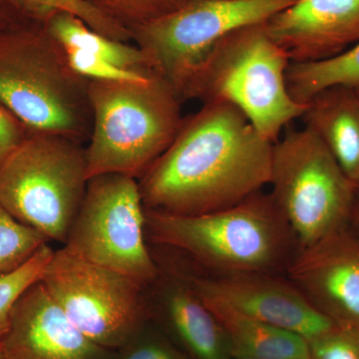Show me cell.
<instances>
[{"instance_id": "83f0119b", "label": "cell", "mask_w": 359, "mask_h": 359, "mask_svg": "<svg viewBox=\"0 0 359 359\" xmlns=\"http://www.w3.org/2000/svg\"><path fill=\"white\" fill-rule=\"evenodd\" d=\"M32 23L15 0H0V36Z\"/></svg>"}, {"instance_id": "ffe728a7", "label": "cell", "mask_w": 359, "mask_h": 359, "mask_svg": "<svg viewBox=\"0 0 359 359\" xmlns=\"http://www.w3.org/2000/svg\"><path fill=\"white\" fill-rule=\"evenodd\" d=\"M22 13L33 22L44 25L59 11H66L81 18L92 29L111 39L130 42L132 32L126 27L101 13L87 0H15Z\"/></svg>"}, {"instance_id": "603a6c76", "label": "cell", "mask_w": 359, "mask_h": 359, "mask_svg": "<svg viewBox=\"0 0 359 359\" xmlns=\"http://www.w3.org/2000/svg\"><path fill=\"white\" fill-rule=\"evenodd\" d=\"M131 32L134 28L173 13L191 0H87Z\"/></svg>"}, {"instance_id": "f546056e", "label": "cell", "mask_w": 359, "mask_h": 359, "mask_svg": "<svg viewBox=\"0 0 359 359\" xmlns=\"http://www.w3.org/2000/svg\"><path fill=\"white\" fill-rule=\"evenodd\" d=\"M228 359H269L262 358H254V356H230Z\"/></svg>"}, {"instance_id": "3957f363", "label": "cell", "mask_w": 359, "mask_h": 359, "mask_svg": "<svg viewBox=\"0 0 359 359\" xmlns=\"http://www.w3.org/2000/svg\"><path fill=\"white\" fill-rule=\"evenodd\" d=\"M89 80L68 65L66 50L41 23L0 36V103L30 133L87 143L93 127Z\"/></svg>"}, {"instance_id": "30bf717a", "label": "cell", "mask_w": 359, "mask_h": 359, "mask_svg": "<svg viewBox=\"0 0 359 359\" xmlns=\"http://www.w3.org/2000/svg\"><path fill=\"white\" fill-rule=\"evenodd\" d=\"M41 282L71 323L97 346L117 351L147 325L146 287L133 278L54 250Z\"/></svg>"}, {"instance_id": "7402d4cb", "label": "cell", "mask_w": 359, "mask_h": 359, "mask_svg": "<svg viewBox=\"0 0 359 359\" xmlns=\"http://www.w3.org/2000/svg\"><path fill=\"white\" fill-rule=\"evenodd\" d=\"M49 241L0 205V273L20 268Z\"/></svg>"}, {"instance_id": "5b68a950", "label": "cell", "mask_w": 359, "mask_h": 359, "mask_svg": "<svg viewBox=\"0 0 359 359\" xmlns=\"http://www.w3.org/2000/svg\"><path fill=\"white\" fill-rule=\"evenodd\" d=\"M290 58L266 32L264 23L226 35L212 50L187 93L186 100L230 104L269 141L278 140L306 104L290 94Z\"/></svg>"}, {"instance_id": "8992f818", "label": "cell", "mask_w": 359, "mask_h": 359, "mask_svg": "<svg viewBox=\"0 0 359 359\" xmlns=\"http://www.w3.org/2000/svg\"><path fill=\"white\" fill-rule=\"evenodd\" d=\"M88 180L83 144L30 133L0 166V205L49 242L65 245Z\"/></svg>"}, {"instance_id": "7c38bea8", "label": "cell", "mask_w": 359, "mask_h": 359, "mask_svg": "<svg viewBox=\"0 0 359 359\" xmlns=\"http://www.w3.org/2000/svg\"><path fill=\"white\" fill-rule=\"evenodd\" d=\"M203 294L214 295L248 316L306 340L335 325L311 306L289 278L271 273L199 276L179 271Z\"/></svg>"}, {"instance_id": "ba28073f", "label": "cell", "mask_w": 359, "mask_h": 359, "mask_svg": "<svg viewBox=\"0 0 359 359\" xmlns=\"http://www.w3.org/2000/svg\"><path fill=\"white\" fill-rule=\"evenodd\" d=\"M295 0H191L158 20L131 30L153 68L186 100L193 80L230 33L266 22Z\"/></svg>"}, {"instance_id": "5bb4252c", "label": "cell", "mask_w": 359, "mask_h": 359, "mask_svg": "<svg viewBox=\"0 0 359 359\" xmlns=\"http://www.w3.org/2000/svg\"><path fill=\"white\" fill-rule=\"evenodd\" d=\"M264 27L290 62L323 60L359 42V0H295Z\"/></svg>"}, {"instance_id": "9a60e30c", "label": "cell", "mask_w": 359, "mask_h": 359, "mask_svg": "<svg viewBox=\"0 0 359 359\" xmlns=\"http://www.w3.org/2000/svg\"><path fill=\"white\" fill-rule=\"evenodd\" d=\"M155 283L160 287L161 308L177 339L192 359H228V341L212 311L177 269Z\"/></svg>"}, {"instance_id": "d4e9b609", "label": "cell", "mask_w": 359, "mask_h": 359, "mask_svg": "<svg viewBox=\"0 0 359 359\" xmlns=\"http://www.w3.org/2000/svg\"><path fill=\"white\" fill-rule=\"evenodd\" d=\"M309 359H359V330L334 325L308 340Z\"/></svg>"}, {"instance_id": "52a82bcc", "label": "cell", "mask_w": 359, "mask_h": 359, "mask_svg": "<svg viewBox=\"0 0 359 359\" xmlns=\"http://www.w3.org/2000/svg\"><path fill=\"white\" fill-rule=\"evenodd\" d=\"M269 185L299 249L351 224L358 186L309 127L273 143Z\"/></svg>"}, {"instance_id": "9c48e42d", "label": "cell", "mask_w": 359, "mask_h": 359, "mask_svg": "<svg viewBox=\"0 0 359 359\" xmlns=\"http://www.w3.org/2000/svg\"><path fill=\"white\" fill-rule=\"evenodd\" d=\"M147 243L138 180L122 174L90 178L63 249L149 287L160 266Z\"/></svg>"}, {"instance_id": "f1b7e54d", "label": "cell", "mask_w": 359, "mask_h": 359, "mask_svg": "<svg viewBox=\"0 0 359 359\" xmlns=\"http://www.w3.org/2000/svg\"><path fill=\"white\" fill-rule=\"evenodd\" d=\"M351 229H353L356 233H359V186L358 194H356L355 203H354L353 216H351Z\"/></svg>"}, {"instance_id": "1f68e13d", "label": "cell", "mask_w": 359, "mask_h": 359, "mask_svg": "<svg viewBox=\"0 0 359 359\" xmlns=\"http://www.w3.org/2000/svg\"><path fill=\"white\" fill-rule=\"evenodd\" d=\"M353 89H355L356 93H358V96H359V87H358V88H353Z\"/></svg>"}, {"instance_id": "7a4b0ae2", "label": "cell", "mask_w": 359, "mask_h": 359, "mask_svg": "<svg viewBox=\"0 0 359 359\" xmlns=\"http://www.w3.org/2000/svg\"><path fill=\"white\" fill-rule=\"evenodd\" d=\"M151 244L178 250L211 275L287 269L299 245L271 194L263 191L218 211L182 216L146 209Z\"/></svg>"}, {"instance_id": "4316f807", "label": "cell", "mask_w": 359, "mask_h": 359, "mask_svg": "<svg viewBox=\"0 0 359 359\" xmlns=\"http://www.w3.org/2000/svg\"><path fill=\"white\" fill-rule=\"evenodd\" d=\"M29 135L25 125L0 103V166Z\"/></svg>"}, {"instance_id": "44dd1931", "label": "cell", "mask_w": 359, "mask_h": 359, "mask_svg": "<svg viewBox=\"0 0 359 359\" xmlns=\"http://www.w3.org/2000/svg\"><path fill=\"white\" fill-rule=\"evenodd\" d=\"M53 254L50 245H44L20 268L0 273V341L11 325L16 304L26 290L41 280Z\"/></svg>"}, {"instance_id": "484cf974", "label": "cell", "mask_w": 359, "mask_h": 359, "mask_svg": "<svg viewBox=\"0 0 359 359\" xmlns=\"http://www.w3.org/2000/svg\"><path fill=\"white\" fill-rule=\"evenodd\" d=\"M113 359H191L166 340L146 332V327L129 344L115 351Z\"/></svg>"}, {"instance_id": "cb8c5ba5", "label": "cell", "mask_w": 359, "mask_h": 359, "mask_svg": "<svg viewBox=\"0 0 359 359\" xmlns=\"http://www.w3.org/2000/svg\"><path fill=\"white\" fill-rule=\"evenodd\" d=\"M68 65L80 76L89 81L147 82L159 75H145L135 71L124 69L105 59L80 49H65Z\"/></svg>"}, {"instance_id": "8fae6325", "label": "cell", "mask_w": 359, "mask_h": 359, "mask_svg": "<svg viewBox=\"0 0 359 359\" xmlns=\"http://www.w3.org/2000/svg\"><path fill=\"white\" fill-rule=\"evenodd\" d=\"M285 269L321 316L359 330V233L351 226L297 249Z\"/></svg>"}, {"instance_id": "2e32d148", "label": "cell", "mask_w": 359, "mask_h": 359, "mask_svg": "<svg viewBox=\"0 0 359 359\" xmlns=\"http://www.w3.org/2000/svg\"><path fill=\"white\" fill-rule=\"evenodd\" d=\"M302 118L342 171L359 186V96L355 89L339 86L320 91L306 103Z\"/></svg>"}, {"instance_id": "d6986e66", "label": "cell", "mask_w": 359, "mask_h": 359, "mask_svg": "<svg viewBox=\"0 0 359 359\" xmlns=\"http://www.w3.org/2000/svg\"><path fill=\"white\" fill-rule=\"evenodd\" d=\"M290 94L306 104L316 94L332 87H359V42L346 51L313 62H290L287 72Z\"/></svg>"}, {"instance_id": "6da1fadb", "label": "cell", "mask_w": 359, "mask_h": 359, "mask_svg": "<svg viewBox=\"0 0 359 359\" xmlns=\"http://www.w3.org/2000/svg\"><path fill=\"white\" fill-rule=\"evenodd\" d=\"M273 148L237 108L203 103L138 179L144 207L194 216L237 205L269 185Z\"/></svg>"}, {"instance_id": "277c9868", "label": "cell", "mask_w": 359, "mask_h": 359, "mask_svg": "<svg viewBox=\"0 0 359 359\" xmlns=\"http://www.w3.org/2000/svg\"><path fill=\"white\" fill-rule=\"evenodd\" d=\"M93 127L85 147L87 176L138 180L174 141L181 101L161 76L147 82L89 81Z\"/></svg>"}, {"instance_id": "4dcf8cb0", "label": "cell", "mask_w": 359, "mask_h": 359, "mask_svg": "<svg viewBox=\"0 0 359 359\" xmlns=\"http://www.w3.org/2000/svg\"><path fill=\"white\" fill-rule=\"evenodd\" d=\"M0 359H4V353H2L1 342H0Z\"/></svg>"}, {"instance_id": "e0dca14e", "label": "cell", "mask_w": 359, "mask_h": 359, "mask_svg": "<svg viewBox=\"0 0 359 359\" xmlns=\"http://www.w3.org/2000/svg\"><path fill=\"white\" fill-rule=\"evenodd\" d=\"M197 292L223 328L230 356L309 359L308 340L301 335L257 320L214 295Z\"/></svg>"}, {"instance_id": "ac0fdd59", "label": "cell", "mask_w": 359, "mask_h": 359, "mask_svg": "<svg viewBox=\"0 0 359 359\" xmlns=\"http://www.w3.org/2000/svg\"><path fill=\"white\" fill-rule=\"evenodd\" d=\"M44 26L49 34L65 49H80L124 69L145 75H158L147 54L140 47L96 32L74 14L59 11L51 15Z\"/></svg>"}, {"instance_id": "4fadbf2b", "label": "cell", "mask_w": 359, "mask_h": 359, "mask_svg": "<svg viewBox=\"0 0 359 359\" xmlns=\"http://www.w3.org/2000/svg\"><path fill=\"white\" fill-rule=\"evenodd\" d=\"M4 359H113L67 318L41 280L16 304L1 339Z\"/></svg>"}]
</instances>
